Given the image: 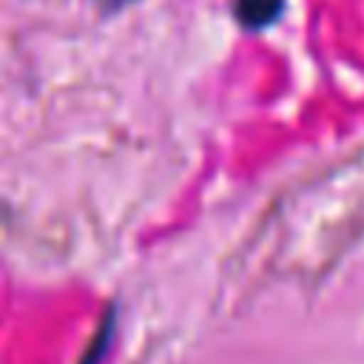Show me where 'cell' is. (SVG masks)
<instances>
[{"mask_svg": "<svg viewBox=\"0 0 364 364\" xmlns=\"http://www.w3.org/2000/svg\"><path fill=\"white\" fill-rule=\"evenodd\" d=\"M282 9H284V0H233L236 20L250 31H259L276 23L282 17Z\"/></svg>", "mask_w": 364, "mask_h": 364, "instance_id": "1", "label": "cell"}, {"mask_svg": "<svg viewBox=\"0 0 364 364\" xmlns=\"http://www.w3.org/2000/svg\"><path fill=\"white\" fill-rule=\"evenodd\" d=\"M111 336H114V310H108L105 321L100 324V330H97L94 341L88 344V350H85V355H82L80 364H100L102 355H105V350H108V344H111Z\"/></svg>", "mask_w": 364, "mask_h": 364, "instance_id": "2", "label": "cell"}, {"mask_svg": "<svg viewBox=\"0 0 364 364\" xmlns=\"http://www.w3.org/2000/svg\"><path fill=\"white\" fill-rule=\"evenodd\" d=\"M131 3H136V0H97V6H100L102 11H119V9L131 6Z\"/></svg>", "mask_w": 364, "mask_h": 364, "instance_id": "3", "label": "cell"}]
</instances>
